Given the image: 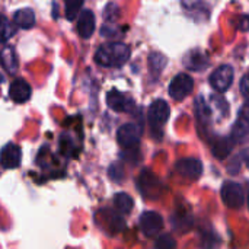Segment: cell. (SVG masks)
Wrapping results in <instances>:
<instances>
[{"label": "cell", "mask_w": 249, "mask_h": 249, "mask_svg": "<svg viewBox=\"0 0 249 249\" xmlns=\"http://www.w3.org/2000/svg\"><path fill=\"white\" fill-rule=\"evenodd\" d=\"M130 58V48L123 42L104 44L95 54V61L104 67H121Z\"/></svg>", "instance_id": "cell-1"}, {"label": "cell", "mask_w": 249, "mask_h": 249, "mask_svg": "<svg viewBox=\"0 0 249 249\" xmlns=\"http://www.w3.org/2000/svg\"><path fill=\"white\" fill-rule=\"evenodd\" d=\"M169 105L163 99H156L152 102L147 111V120L153 130H160L169 120Z\"/></svg>", "instance_id": "cell-2"}, {"label": "cell", "mask_w": 249, "mask_h": 249, "mask_svg": "<svg viewBox=\"0 0 249 249\" xmlns=\"http://www.w3.org/2000/svg\"><path fill=\"white\" fill-rule=\"evenodd\" d=\"M222 200L229 209H241L245 201L242 187L235 181H226L222 187Z\"/></svg>", "instance_id": "cell-3"}, {"label": "cell", "mask_w": 249, "mask_h": 249, "mask_svg": "<svg viewBox=\"0 0 249 249\" xmlns=\"http://www.w3.org/2000/svg\"><path fill=\"white\" fill-rule=\"evenodd\" d=\"M193 89H194L193 77L187 73H179L172 79L169 85V95L175 101H182L193 92Z\"/></svg>", "instance_id": "cell-4"}, {"label": "cell", "mask_w": 249, "mask_h": 249, "mask_svg": "<svg viewBox=\"0 0 249 249\" xmlns=\"http://www.w3.org/2000/svg\"><path fill=\"white\" fill-rule=\"evenodd\" d=\"M140 136H142V130L134 123H127L121 125L117 131L118 144L124 149H137Z\"/></svg>", "instance_id": "cell-5"}, {"label": "cell", "mask_w": 249, "mask_h": 249, "mask_svg": "<svg viewBox=\"0 0 249 249\" xmlns=\"http://www.w3.org/2000/svg\"><path fill=\"white\" fill-rule=\"evenodd\" d=\"M137 185H139L140 193L144 197H149L152 200H155L156 197H159L160 193H162V184H160V181L149 169L142 171V174L139 177V181H137Z\"/></svg>", "instance_id": "cell-6"}, {"label": "cell", "mask_w": 249, "mask_h": 249, "mask_svg": "<svg viewBox=\"0 0 249 249\" xmlns=\"http://www.w3.org/2000/svg\"><path fill=\"white\" fill-rule=\"evenodd\" d=\"M233 67L229 64H223L220 67H217L212 74H210V85L213 86L214 90L217 92H226L233 82Z\"/></svg>", "instance_id": "cell-7"}, {"label": "cell", "mask_w": 249, "mask_h": 249, "mask_svg": "<svg viewBox=\"0 0 249 249\" xmlns=\"http://www.w3.org/2000/svg\"><path fill=\"white\" fill-rule=\"evenodd\" d=\"M175 171L185 179L196 181L203 174V163L196 158H184L175 163Z\"/></svg>", "instance_id": "cell-8"}, {"label": "cell", "mask_w": 249, "mask_h": 249, "mask_svg": "<svg viewBox=\"0 0 249 249\" xmlns=\"http://www.w3.org/2000/svg\"><path fill=\"white\" fill-rule=\"evenodd\" d=\"M233 143H244L249 139V101L242 107L238 121L232 128Z\"/></svg>", "instance_id": "cell-9"}, {"label": "cell", "mask_w": 249, "mask_h": 249, "mask_svg": "<svg viewBox=\"0 0 249 249\" xmlns=\"http://www.w3.org/2000/svg\"><path fill=\"white\" fill-rule=\"evenodd\" d=\"M163 228V219L156 212H144L140 216V229L146 236H156Z\"/></svg>", "instance_id": "cell-10"}, {"label": "cell", "mask_w": 249, "mask_h": 249, "mask_svg": "<svg viewBox=\"0 0 249 249\" xmlns=\"http://www.w3.org/2000/svg\"><path fill=\"white\" fill-rule=\"evenodd\" d=\"M22 152L19 146L9 143L0 150V165L6 169H16L20 165Z\"/></svg>", "instance_id": "cell-11"}, {"label": "cell", "mask_w": 249, "mask_h": 249, "mask_svg": "<svg viewBox=\"0 0 249 249\" xmlns=\"http://www.w3.org/2000/svg\"><path fill=\"white\" fill-rule=\"evenodd\" d=\"M31 93H32L31 86L23 79H16L9 86V96L16 104H25V102H28L29 98H31Z\"/></svg>", "instance_id": "cell-12"}, {"label": "cell", "mask_w": 249, "mask_h": 249, "mask_svg": "<svg viewBox=\"0 0 249 249\" xmlns=\"http://www.w3.org/2000/svg\"><path fill=\"white\" fill-rule=\"evenodd\" d=\"M107 104H108V107L111 109H114L117 112H128V111H131V108L134 105L133 101L128 96H125L124 93H121V92H118L115 89L108 92Z\"/></svg>", "instance_id": "cell-13"}, {"label": "cell", "mask_w": 249, "mask_h": 249, "mask_svg": "<svg viewBox=\"0 0 249 249\" xmlns=\"http://www.w3.org/2000/svg\"><path fill=\"white\" fill-rule=\"evenodd\" d=\"M77 32L85 39L92 36V34L95 32V15L92 10L85 9L80 12L79 20H77Z\"/></svg>", "instance_id": "cell-14"}, {"label": "cell", "mask_w": 249, "mask_h": 249, "mask_svg": "<svg viewBox=\"0 0 249 249\" xmlns=\"http://www.w3.org/2000/svg\"><path fill=\"white\" fill-rule=\"evenodd\" d=\"M184 64L187 69L190 70H194V71H201L204 69H207L210 66V61H209V57L200 51V50H193L190 51L185 58H184Z\"/></svg>", "instance_id": "cell-15"}, {"label": "cell", "mask_w": 249, "mask_h": 249, "mask_svg": "<svg viewBox=\"0 0 249 249\" xmlns=\"http://www.w3.org/2000/svg\"><path fill=\"white\" fill-rule=\"evenodd\" d=\"M13 20L16 23V26L22 28V29H31L35 25V13L32 9L25 7V9H19L15 15H13Z\"/></svg>", "instance_id": "cell-16"}, {"label": "cell", "mask_w": 249, "mask_h": 249, "mask_svg": "<svg viewBox=\"0 0 249 249\" xmlns=\"http://www.w3.org/2000/svg\"><path fill=\"white\" fill-rule=\"evenodd\" d=\"M233 140L232 139H226V137H220L217 140H214L213 146H212V153L217 158V159H225L233 149Z\"/></svg>", "instance_id": "cell-17"}, {"label": "cell", "mask_w": 249, "mask_h": 249, "mask_svg": "<svg viewBox=\"0 0 249 249\" xmlns=\"http://www.w3.org/2000/svg\"><path fill=\"white\" fill-rule=\"evenodd\" d=\"M0 63L7 71H15L18 67V58L13 47H4L0 51Z\"/></svg>", "instance_id": "cell-18"}, {"label": "cell", "mask_w": 249, "mask_h": 249, "mask_svg": "<svg viewBox=\"0 0 249 249\" xmlns=\"http://www.w3.org/2000/svg\"><path fill=\"white\" fill-rule=\"evenodd\" d=\"M114 206H115V209H117V212L120 214H127V213L131 212V209L134 206V201L127 193H118L114 197Z\"/></svg>", "instance_id": "cell-19"}, {"label": "cell", "mask_w": 249, "mask_h": 249, "mask_svg": "<svg viewBox=\"0 0 249 249\" xmlns=\"http://www.w3.org/2000/svg\"><path fill=\"white\" fill-rule=\"evenodd\" d=\"M13 34H15V29H13L10 20L4 15H0V42L10 39L13 36Z\"/></svg>", "instance_id": "cell-20"}, {"label": "cell", "mask_w": 249, "mask_h": 249, "mask_svg": "<svg viewBox=\"0 0 249 249\" xmlns=\"http://www.w3.org/2000/svg\"><path fill=\"white\" fill-rule=\"evenodd\" d=\"M201 248L203 249H219L220 239L214 232H204L201 236Z\"/></svg>", "instance_id": "cell-21"}, {"label": "cell", "mask_w": 249, "mask_h": 249, "mask_svg": "<svg viewBox=\"0 0 249 249\" xmlns=\"http://www.w3.org/2000/svg\"><path fill=\"white\" fill-rule=\"evenodd\" d=\"M196 112H197L198 120L203 121L204 124L210 120L212 112H210V108H209V105L204 102L203 98H197V101H196Z\"/></svg>", "instance_id": "cell-22"}, {"label": "cell", "mask_w": 249, "mask_h": 249, "mask_svg": "<svg viewBox=\"0 0 249 249\" xmlns=\"http://www.w3.org/2000/svg\"><path fill=\"white\" fill-rule=\"evenodd\" d=\"M149 63H150L152 73H155V71L156 73H160L163 70L165 64H166V58L162 54H159V53H152L150 54V58H149Z\"/></svg>", "instance_id": "cell-23"}, {"label": "cell", "mask_w": 249, "mask_h": 249, "mask_svg": "<svg viewBox=\"0 0 249 249\" xmlns=\"http://www.w3.org/2000/svg\"><path fill=\"white\" fill-rule=\"evenodd\" d=\"M83 6V1H67L66 3V18L69 20H74L79 15L80 9Z\"/></svg>", "instance_id": "cell-24"}, {"label": "cell", "mask_w": 249, "mask_h": 249, "mask_svg": "<svg viewBox=\"0 0 249 249\" xmlns=\"http://www.w3.org/2000/svg\"><path fill=\"white\" fill-rule=\"evenodd\" d=\"M156 249H177V241L171 235H160L156 241Z\"/></svg>", "instance_id": "cell-25"}, {"label": "cell", "mask_w": 249, "mask_h": 249, "mask_svg": "<svg viewBox=\"0 0 249 249\" xmlns=\"http://www.w3.org/2000/svg\"><path fill=\"white\" fill-rule=\"evenodd\" d=\"M174 222H172V225H174V228L177 229V231H181V232H184V226L182 225H185V228H187V231L190 229V226L193 225V222H191V217H188V216H185V217H182V216H177V217H174L172 219Z\"/></svg>", "instance_id": "cell-26"}, {"label": "cell", "mask_w": 249, "mask_h": 249, "mask_svg": "<svg viewBox=\"0 0 249 249\" xmlns=\"http://www.w3.org/2000/svg\"><path fill=\"white\" fill-rule=\"evenodd\" d=\"M109 177L114 179V181H120L123 178V168L118 165V163H114L109 169Z\"/></svg>", "instance_id": "cell-27"}, {"label": "cell", "mask_w": 249, "mask_h": 249, "mask_svg": "<svg viewBox=\"0 0 249 249\" xmlns=\"http://www.w3.org/2000/svg\"><path fill=\"white\" fill-rule=\"evenodd\" d=\"M241 93L245 96V99L249 101V73L248 74H245L244 77H242V80H241Z\"/></svg>", "instance_id": "cell-28"}, {"label": "cell", "mask_w": 249, "mask_h": 249, "mask_svg": "<svg viewBox=\"0 0 249 249\" xmlns=\"http://www.w3.org/2000/svg\"><path fill=\"white\" fill-rule=\"evenodd\" d=\"M239 28H241V29H244V31L249 29V16H245V18H242V25H241Z\"/></svg>", "instance_id": "cell-29"}, {"label": "cell", "mask_w": 249, "mask_h": 249, "mask_svg": "<svg viewBox=\"0 0 249 249\" xmlns=\"http://www.w3.org/2000/svg\"><path fill=\"white\" fill-rule=\"evenodd\" d=\"M242 158L245 159L247 168H248V169H249V149H247V150H244V153H242Z\"/></svg>", "instance_id": "cell-30"}, {"label": "cell", "mask_w": 249, "mask_h": 249, "mask_svg": "<svg viewBox=\"0 0 249 249\" xmlns=\"http://www.w3.org/2000/svg\"><path fill=\"white\" fill-rule=\"evenodd\" d=\"M4 82V77H3V74L0 73V83H3Z\"/></svg>", "instance_id": "cell-31"}, {"label": "cell", "mask_w": 249, "mask_h": 249, "mask_svg": "<svg viewBox=\"0 0 249 249\" xmlns=\"http://www.w3.org/2000/svg\"><path fill=\"white\" fill-rule=\"evenodd\" d=\"M248 206H249V198H248Z\"/></svg>", "instance_id": "cell-32"}]
</instances>
